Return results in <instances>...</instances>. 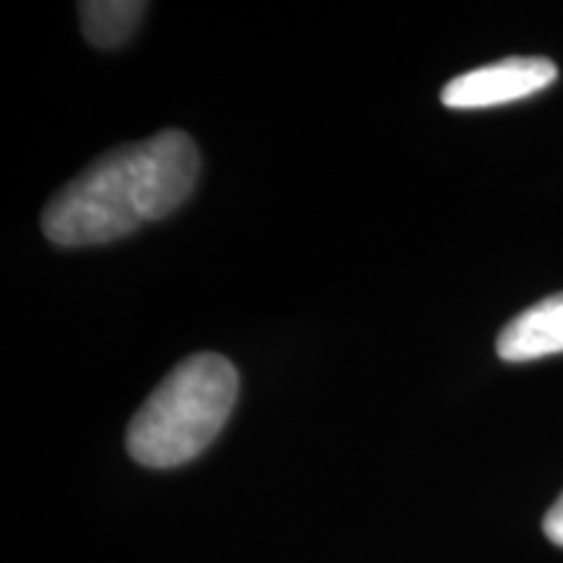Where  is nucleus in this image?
<instances>
[{"label": "nucleus", "mask_w": 563, "mask_h": 563, "mask_svg": "<svg viewBox=\"0 0 563 563\" xmlns=\"http://www.w3.org/2000/svg\"><path fill=\"white\" fill-rule=\"evenodd\" d=\"M506 363H527L563 352V292L534 302L501 329L496 342Z\"/></svg>", "instance_id": "nucleus-4"}, {"label": "nucleus", "mask_w": 563, "mask_h": 563, "mask_svg": "<svg viewBox=\"0 0 563 563\" xmlns=\"http://www.w3.org/2000/svg\"><path fill=\"white\" fill-rule=\"evenodd\" d=\"M199 170V150L186 131L118 146L53 196L42 211V232L60 249L121 241L173 214L194 194Z\"/></svg>", "instance_id": "nucleus-1"}, {"label": "nucleus", "mask_w": 563, "mask_h": 563, "mask_svg": "<svg viewBox=\"0 0 563 563\" xmlns=\"http://www.w3.org/2000/svg\"><path fill=\"white\" fill-rule=\"evenodd\" d=\"M146 9L150 5L141 3V0H87V3H79L84 37L100 51L121 47L136 32Z\"/></svg>", "instance_id": "nucleus-5"}, {"label": "nucleus", "mask_w": 563, "mask_h": 563, "mask_svg": "<svg viewBox=\"0 0 563 563\" xmlns=\"http://www.w3.org/2000/svg\"><path fill=\"white\" fill-rule=\"evenodd\" d=\"M543 532H545V538L551 540V543L563 548V493H561L559 501H555L551 509H548L545 519H543Z\"/></svg>", "instance_id": "nucleus-6"}, {"label": "nucleus", "mask_w": 563, "mask_h": 563, "mask_svg": "<svg viewBox=\"0 0 563 563\" xmlns=\"http://www.w3.org/2000/svg\"><path fill=\"white\" fill-rule=\"evenodd\" d=\"M235 365L217 352L186 357L133 415L125 446L144 467H180L220 435L238 402Z\"/></svg>", "instance_id": "nucleus-2"}, {"label": "nucleus", "mask_w": 563, "mask_h": 563, "mask_svg": "<svg viewBox=\"0 0 563 563\" xmlns=\"http://www.w3.org/2000/svg\"><path fill=\"white\" fill-rule=\"evenodd\" d=\"M559 79V68L551 58L519 55L490 66L464 70L443 87L441 102L452 110L498 108L538 95Z\"/></svg>", "instance_id": "nucleus-3"}]
</instances>
